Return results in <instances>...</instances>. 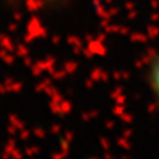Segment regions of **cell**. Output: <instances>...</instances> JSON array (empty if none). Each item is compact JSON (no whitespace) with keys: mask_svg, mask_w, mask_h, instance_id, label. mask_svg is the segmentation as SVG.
I'll use <instances>...</instances> for the list:
<instances>
[{"mask_svg":"<svg viewBox=\"0 0 159 159\" xmlns=\"http://www.w3.org/2000/svg\"><path fill=\"white\" fill-rule=\"evenodd\" d=\"M150 77H151L152 90H153L154 94H156V97L158 98V100H159V54H158V57L156 58L153 65H152Z\"/></svg>","mask_w":159,"mask_h":159,"instance_id":"6da1fadb","label":"cell"}]
</instances>
